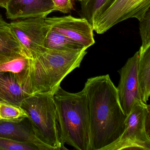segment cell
<instances>
[{
  "label": "cell",
  "instance_id": "1",
  "mask_svg": "<svg viewBox=\"0 0 150 150\" xmlns=\"http://www.w3.org/2000/svg\"><path fill=\"white\" fill-rule=\"evenodd\" d=\"M84 88L89 113L88 150H104L121 137L127 116L109 74L88 79Z\"/></svg>",
  "mask_w": 150,
  "mask_h": 150
},
{
  "label": "cell",
  "instance_id": "2",
  "mask_svg": "<svg viewBox=\"0 0 150 150\" xmlns=\"http://www.w3.org/2000/svg\"><path fill=\"white\" fill-rule=\"evenodd\" d=\"M87 49L47 50L33 59L23 72V86L30 95L54 94L64 79L80 66Z\"/></svg>",
  "mask_w": 150,
  "mask_h": 150
},
{
  "label": "cell",
  "instance_id": "3",
  "mask_svg": "<svg viewBox=\"0 0 150 150\" xmlns=\"http://www.w3.org/2000/svg\"><path fill=\"white\" fill-rule=\"evenodd\" d=\"M60 142L79 150H88L89 113L85 88L71 93L59 87L53 94Z\"/></svg>",
  "mask_w": 150,
  "mask_h": 150
},
{
  "label": "cell",
  "instance_id": "4",
  "mask_svg": "<svg viewBox=\"0 0 150 150\" xmlns=\"http://www.w3.org/2000/svg\"><path fill=\"white\" fill-rule=\"evenodd\" d=\"M21 107L26 112L37 137L52 150L63 149L60 142L53 94L30 95Z\"/></svg>",
  "mask_w": 150,
  "mask_h": 150
},
{
  "label": "cell",
  "instance_id": "5",
  "mask_svg": "<svg viewBox=\"0 0 150 150\" xmlns=\"http://www.w3.org/2000/svg\"><path fill=\"white\" fill-rule=\"evenodd\" d=\"M150 106L137 102L125 121L122 134L104 150H150Z\"/></svg>",
  "mask_w": 150,
  "mask_h": 150
},
{
  "label": "cell",
  "instance_id": "6",
  "mask_svg": "<svg viewBox=\"0 0 150 150\" xmlns=\"http://www.w3.org/2000/svg\"><path fill=\"white\" fill-rule=\"evenodd\" d=\"M150 8V0H109L93 23V29L97 34H103L127 19L140 21Z\"/></svg>",
  "mask_w": 150,
  "mask_h": 150
},
{
  "label": "cell",
  "instance_id": "7",
  "mask_svg": "<svg viewBox=\"0 0 150 150\" xmlns=\"http://www.w3.org/2000/svg\"><path fill=\"white\" fill-rule=\"evenodd\" d=\"M8 26L30 58L33 59L46 50L44 42L50 27L44 18L16 20Z\"/></svg>",
  "mask_w": 150,
  "mask_h": 150
},
{
  "label": "cell",
  "instance_id": "8",
  "mask_svg": "<svg viewBox=\"0 0 150 150\" xmlns=\"http://www.w3.org/2000/svg\"><path fill=\"white\" fill-rule=\"evenodd\" d=\"M45 21L52 29L85 48L88 49L95 43L93 26L85 18L69 15L46 17Z\"/></svg>",
  "mask_w": 150,
  "mask_h": 150
},
{
  "label": "cell",
  "instance_id": "9",
  "mask_svg": "<svg viewBox=\"0 0 150 150\" xmlns=\"http://www.w3.org/2000/svg\"><path fill=\"white\" fill-rule=\"evenodd\" d=\"M139 58L138 51L128 59L125 65L118 71L120 79L117 88L120 105L127 116L137 102L142 101L137 76Z\"/></svg>",
  "mask_w": 150,
  "mask_h": 150
},
{
  "label": "cell",
  "instance_id": "10",
  "mask_svg": "<svg viewBox=\"0 0 150 150\" xmlns=\"http://www.w3.org/2000/svg\"><path fill=\"white\" fill-rule=\"evenodd\" d=\"M0 137L23 142L38 150H52L37 137L27 117L10 121L0 120Z\"/></svg>",
  "mask_w": 150,
  "mask_h": 150
},
{
  "label": "cell",
  "instance_id": "11",
  "mask_svg": "<svg viewBox=\"0 0 150 150\" xmlns=\"http://www.w3.org/2000/svg\"><path fill=\"white\" fill-rule=\"evenodd\" d=\"M6 9L7 18L13 21L38 17L45 19L56 11L52 0H11Z\"/></svg>",
  "mask_w": 150,
  "mask_h": 150
},
{
  "label": "cell",
  "instance_id": "12",
  "mask_svg": "<svg viewBox=\"0 0 150 150\" xmlns=\"http://www.w3.org/2000/svg\"><path fill=\"white\" fill-rule=\"evenodd\" d=\"M30 95L23 86L21 73L0 72V103L21 106Z\"/></svg>",
  "mask_w": 150,
  "mask_h": 150
},
{
  "label": "cell",
  "instance_id": "13",
  "mask_svg": "<svg viewBox=\"0 0 150 150\" xmlns=\"http://www.w3.org/2000/svg\"><path fill=\"white\" fill-rule=\"evenodd\" d=\"M137 76L141 100L147 104L150 95V47L139 49Z\"/></svg>",
  "mask_w": 150,
  "mask_h": 150
},
{
  "label": "cell",
  "instance_id": "14",
  "mask_svg": "<svg viewBox=\"0 0 150 150\" xmlns=\"http://www.w3.org/2000/svg\"><path fill=\"white\" fill-rule=\"evenodd\" d=\"M45 48L47 50H75L87 49L84 46L74 42L50 27L44 42Z\"/></svg>",
  "mask_w": 150,
  "mask_h": 150
},
{
  "label": "cell",
  "instance_id": "15",
  "mask_svg": "<svg viewBox=\"0 0 150 150\" xmlns=\"http://www.w3.org/2000/svg\"><path fill=\"white\" fill-rule=\"evenodd\" d=\"M30 58L22 53L0 57V72L20 73L27 69Z\"/></svg>",
  "mask_w": 150,
  "mask_h": 150
},
{
  "label": "cell",
  "instance_id": "16",
  "mask_svg": "<svg viewBox=\"0 0 150 150\" xmlns=\"http://www.w3.org/2000/svg\"><path fill=\"white\" fill-rule=\"evenodd\" d=\"M17 53L26 54L8 25H0V57Z\"/></svg>",
  "mask_w": 150,
  "mask_h": 150
},
{
  "label": "cell",
  "instance_id": "17",
  "mask_svg": "<svg viewBox=\"0 0 150 150\" xmlns=\"http://www.w3.org/2000/svg\"><path fill=\"white\" fill-rule=\"evenodd\" d=\"M109 0H83L81 1V14L92 25L104 10Z\"/></svg>",
  "mask_w": 150,
  "mask_h": 150
},
{
  "label": "cell",
  "instance_id": "18",
  "mask_svg": "<svg viewBox=\"0 0 150 150\" xmlns=\"http://www.w3.org/2000/svg\"><path fill=\"white\" fill-rule=\"evenodd\" d=\"M24 117H28V115L21 106L0 103V120L10 121Z\"/></svg>",
  "mask_w": 150,
  "mask_h": 150
},
{
  "label": "cell",
  "instance_id": "19",
  "mask_svg": "<svg viewBox=\"0 0 150 150\" xmlns=\"http://www.w3.org/2000/svg\"><path fill=\"white\" fill-rule=\"evenodd\" d=\"M139 22V34L142 40L140 48L146 49L150 47V8Z\"/></svg>",
  "mask_w": 150,
  "mask_h": 150
},
{
  "label": "cell",
  "instance_id": "20",
  "mask_svg": "<svg viewBox=\"0 0 150 150\" xmlns=\"http://www.w3.org/2000/svg\"><path fill=\"white\" fill-rule=\"evenodd\" d=\"M0 150H38L23 142L0 137Z\"/></svg>",
  "mask_w": 150,
  "mask_h": 150
},
{
  "label": "cell",
  "instance_id": "21",
  "mask_svg": "<svg viewBox=\"0 0 150 150\" xmlns=\"http://www.w3.org/2000/svg\"><path fill=\"white\" fill-rule=\"evenodd\" d=\"M56 11L64 13H69L74 9V0H52Z\"/></svg>",
  "mask_w": 150,
  "mask_h": 150
},
{
  "label": "cell",
  "instance_id": "22",
  "mask_svg": "<svg viewBox=\"0 0 150 150\" xmlns=\"http://www.w3.org/2000/svg\"><path fill=\"white\" fill-rule=\"evenodd\" d=\"M11 0H0V7L3 8H6L8 3Z\"/></svg>",
  "mask_w": 150,
  "mask_h": 150
},
{
  "label": "cell",
  "instance_id": "23",
  "mask_svg": "<svg viewBox=\"0 0 150 150\" xmlns=\"http://www.w3.org/2000/svg\"><path fill=\"white\" fill-rule=\"evenodd\" d=\"M8 23L5 21L1 15L0 13V25H7Z\"/></svg>",
  "mask_w": 150,
  "mask_h": 150
},
{
  "label": "cell",
  "instance_id": "24",
  "mask_svg": "<svg viewBox=\"0 0 150 150\" xmlns=\"http://www.w3.org/2000/svg\"><path fill=\"white\" fill-rule=\"evenodd\" d=\"M79 1H83V0H79Z\"/></svg>",
  "mask_w": 150,
  "mask_h": 150
}]
</instances>
